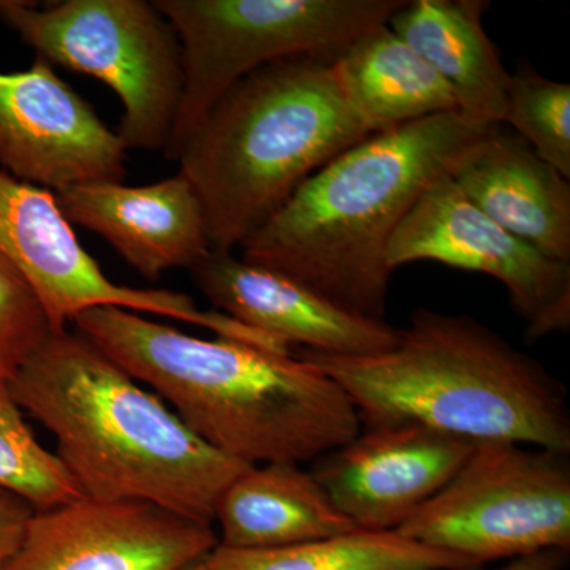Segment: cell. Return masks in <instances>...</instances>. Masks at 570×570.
<instances>
[{
	"label": "cell",
	"mask_w": 570,
	"mask_h": 570,
	"mask_svg": "<svg viewBox=\"0 0 570 570\" xmlns=\"http://www.w3.org/2000/svg\"><path fill=\"white\" fill-rule=\"evenodd\" d=\"M71 322L195 436L250 466L309 463L362 430L344 390L292 355L202 340L121 307H94Z\"/></svg>",
	"instance_id": "6da1fadb"
},
{
	"label": "cell",
	"mask_w": 570,
	"mask_h": 570,
	"mask_svg": "<svg viewBox=\"0 0 570 570\" xmlns=\"http://www.w3.org/2000/svg\"><path fill=\"white\" fill-rule=\"evenodd\" d=\"M7 387L55 436V455L82 498L146 502L212 524L225 487L250 466L195 436L77 330L52 333Z\"/></svg>",
	"instance_id": "7a4b0ae2"
},
{
	"label": "cell",
	"mask_w": 570,
	"mask_h": 570,
	"mask_svg": "<svg viewBox=\"0 0 570 570\" xmlns=\"http://www.w3.org/2000/svg\"><path fill=\"white\" fill-rule=\"evenodd\" d=\"M485 130L445 112L370 135L311 175L239 246L243 261L356 316L385 321L390 239L426 187Z\"/></svg>",
	"instance_id": "3957f363"
},
{
	"label": "cell",
	"mask_w": 570,
	"mask_h": 570,
	"mask_svg": "<svg viewBox=\"0 0 570 570\" xmlns=\"http://www.w3.org/2000/svg\"><path fill=\"white\" fill-rule=\"evenodd\" d=\"M299 360L351 397L362 426L415 422L472 442L570 452L566 390L538 360L461 314L419 309L392 351Z\"/></svg>",
	"instance_id": "277c9868"
},
{
	"label": "cell",
	"mask_w": 570,
	"mask_h": 570,
	"mask_svg": "<svg viewBox=\"0 0 570 570\" xmlns=\"http://www.w3.org/2000/svg\"><path fill=\"white\" fill-rule=\"evenodd\" d=\"M370 135L332 59L302 56L236 82L176 163L204 205L213 250L232 253L318 168Z\"/></svg>",
	"instance_id": "5b68a950"
},
{
	"label": "cell",
	"mask_w": 570,
	"mask_h": 570,
	"mask_svg": "<svg viewBox=\"0 0 570 570\" xmlns=\"http://www.w3.org/2000/svg\"><path fill=\"white\" fill-rule=\"evenodd\" d=\"M406 0H154L183 51V96L165 157L176 163L205 116L255 70L283 59H333L387 24Z\"/></svg>",
	"instance_id": "8992f818"
},
{
	"label": "cell",
	"mask_w": 570,
	"mask_h": 570,
	"mask_svg": "<svg viewBox=\"0 0 570 570\" xmlns=\"http://www.w3.org/2000/svg\"><path fill=\"white\" fill-rule=\"evenodd\" d=\"M0 22L52 66L89 75L121 100L124 148L164 151L183 96L174 26L148 0H0Z\"/></svg>",
	"instance_id": "52a82bcc"
},
{
	"label": "cell",
	"mask_w": 570,
	"mask_h": 570,
	"mask_svg": "<svg viewBox=\"0 0 570 570\" xmlns=\"http://www.w3.org/2000/svg\"><path fill=\"white\" fill-rule=\"evenodd\" d=\"M569 455L475 442L463 468L397 534L482 566L570 550Z\"/></svg>",
	"instance_id": "ba28073f"
},
{
	"label": "cell",
	"mask_w": 570,
	"mask_h": 570,
	"mask_svg": "<svg viewBox=\"0 0 570 570\" xmlns=\"http://www.w3.org/2000/svg\"><path fill=\"white\" fill-rule=\"evenodd\" d=\"M0 254L31 285L55 332L94 307H121L204 326L217 336L268 348L272 340L224 316L204 311L193 296L116 284L86 253L56 195L20 181L0 168Z\"/></svg>",
	"instance_id": "9c48e42d"
},
{
	"label": "cell",
	"mask_w": 570,
	"mask_h": 570,
	"mask_svg": "<svg viewBox=\"0 0 570 570\" xmlns=\"http://www.w3.org/2000/svg\"><path fill=\"white\" fill-rule=\"evenodd\" d=\"M415 262L494 277L527 322V340L539 341L570 326V264L550 261L480 212L442 175L426 187L387 247L392 272Z\"/></svg>",
	"instance_id": "30bf717a"
},
{
	"label": "cell",
	"mask_w": 570,
	"mask_h": 570,
	"mask_svg": "<svg viewBox=\"0 0 570 570\" xmlns=\"http://www.w3.org/2000/svg\"><path fill=\"white\" fill-rule=\"evenodd\" d=\"M121 138L37 56L29 69L0 71V164L20 181L63 193L122 183Z\"/></svg>",
	"instance_id": "8fae6325"
},
{
	"label": "cell",
	"mask_w": 570,
	"mask_h": 570,
	"mask_svg": "<svg viewBox=\"0 0 570 570\" xmlns=\"http://www.w3.org/2000/svg\"><path fill=\"white\" fill-rule=\"evenodd\" d=\"M216 543L212 524L157 505L78 498L36 510L0 570H184Z\"/></svg>",
	"instance_id": "7c38bea8"
},
{
	"label": "cell",
	"mask_w": 570,
	"mask_h": 570,
	"mask_svg": "<svg viewBox=\"0 0 570 570\" xmlns=\"http://www.w3.org/2000/svg\"><path fill=\"white\" fill-rule=\"evenodd\" d=\"M475 442L422 423L362 426L316 460L313 474L355 530L390 532L455 478Z\"/></svg>",
	"instance_id": "4fadbf2b"
},
{
	"label": "cell",
	"mask_w": 570,
	"mask_h": 570,
	"mask_svg": "<svg viewBox=\"0 0 570 570\" xmlns=\"http://www.w3.org/2000/svg\"><path fill=\"white\" fill-rule=\"evenodd\" d=\"M189 273L216 311L288 347L371 356L392 351L400 341V330L387 322L348 313L305 285L232 253L212 250Z\"/></svg>",
	"instance_id": "5bb4252c"
},
{
	"label": "cell",
	"mask_w": 570,
	"mask_h": 570,
	"mask_svg": "<svg viewBox=\"0 0 570 570\" xmlns=\"http://www.w3.org/2000/svg\"><path fill=\"white\" fill-rule=\"evenodd\" d=\"M55 195L71 225L99 235L151 283L213 250L204 205L179 171L146 186L94 183Z\"/></svg>",
	"instance_id": "9a60e30c"
},
{
	"label": "cell",
	"mask_w": 570,
	"mask_h": 570,
	"mask_svg": "<svg viewBox=\"0 0 570 570\" xmlns=\"http://www.w3.org/2000/svg\"><path fill=\"white\" fill-rule=\"evenodd\" d=\"M449 178L480 212L550 261L570 264V183L523 138L491 126L455 157Z\"/></svg>",
	"instance_id": "2e32d148"
},
{
	"label": "cell",
	"mask_w": 570,
	"mask_h": 570,
	"mask_svg": "<svg viewBox=\"0 0 570 570\" xmlns=\"http://www.w3.org/2000/svg\"><path fill=\"white\" fill-rule=\"evenodd\" d=\"M489 0H406L387 26L442 78L469 126H501L510 75L483 28Z\"/></svg>",
	"instance_id": "e0dca14e"
},
{
	"label": "cell",
	"mask_w": 570,
	"mask_h": 570,
	"mask_svg": "<svg viewBox=\"0 0 570 570\" xmlns=\"http://www.w3.org/2000/svg\"><path fill=\"white\" fill-rule=\"evenodd\" d=\"M214 520L220 527L217 542L234 549H275L358 531L313 472L295 463L245 469L220 493Z\"/></svg>",
	"instance_id": "ac0fdd59"
},
{
	"label": "cell",
	"mask_w": 570,
	"mask_h": 570,
	"mask_svg": "<svg viewBox=\"0 0 570 570\" xmlns=\"http://www.w3.org/2000/svg\"><path fill=\"white\" fill-rule=\"evenodd\" d=\"M332 62L348 105L373 134L456 112L448 82L387 24L352 41Z\"/></svg>",
	"instance_id": "d6986e66"
},
{
	"label": "cell",
	"mask_w": 570,
	"mask_h": 570,
	"mask_svg": "<svg viewBox=\"0 0 570 570\" xmlns=\"http://www.w3.org/2000/svg\"><path fill=\"white\" fill-rule=\"evenodd\" d=\"M475 562L428 549L396 531H354L275 549H234L216 543L184 570H482Z\"/></svg>",
	"instance_id": "ffe728a7"
},
{
	"label": "cell",
	"mask_w": 570,
	"mask_h": 570,
	"mask_svg": "<svg viewBox=\"0 0 570 570\" xmlns=\"http://www.w3.org/2000/svg\"><path fill=\"white\" fill-rule=\"evenodd\" d=\"M0 487L36 510L82 498L58 456L37 441L7 385H0Z\"/></svg>",
	"instance_id": "44dd1931"
},
{
	"label": "cell",
	"mask_w": 570,
	"mask_h": 570,
	"mask_svg": "<svg viewBox=\"0 0 570 570\" xmlns=\"http://www.w3.org/2000/svg\"><path fill=\"white\" fill-rule=\"evenodd\" d=\"M502 122L531 146L539 159L570 178V85L553 81L524 62L510 75Z\"/></svg>",
	"instance_id": "7402d4cb"
},
{
	"label": "cell",
	"mask_w": 570,
	"mask_h": 570,
	"mask_svg": "<svg viewBox=\"0 0 570 570\" xmlns=\"http://www.w3.org/2000/svg\"><path fill=\"white\" fill-rule=\"evenodd\" d=\"M52 333L31 285L0 254V385L9 384Z\"/></svg>",
	"instance_id": "603a6c76"
},
{
	"label": "cell",
	"mask_w": 570,
	"mask_h": 570,
	"mask_svg": "<svg viewBox=\"0 0 570 570\" xmlns=\"http://www.w3.org/2000/svg\"><path fill=\"white\" fill-rule=\"evenodd\" d=\"M36 509L20 494L0 487V569L20 546Z\"/></svg>",
	"instance_id": "cb8c5ba5"
},
{
	"label": "cell",
	"mask_w": 570,
	"mask_h": 570,
	"mask_svg": "<svg viewBox=\"0 0 570 570\" xmlns=\"http://www.w3.org/2000/svg\"><path fill=\"white\" fill-rule=\"evenodd\" d=\"M568 562L569 551L546 550L517 558L499 570H564Z\"/></svg>",
	"instance_id": "d4e9b609"
}]
</instances>
